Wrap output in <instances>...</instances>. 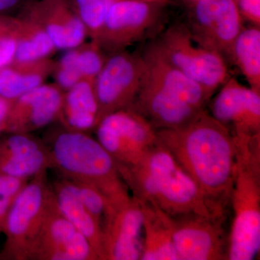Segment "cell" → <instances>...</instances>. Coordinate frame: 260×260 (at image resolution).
Returning <instances> with one entry per match:
<instances>
[{
  "instance_id": "obj_1",
  "label": "cell",
  "mask_w": 260,
  "mask_h": 260,
  "mask_svg": "<svg viewBox=\"0 0 260 260\" xmlns=\"http://www.w3.org/2000/svg\"><path fill=\"white\" fill-rule=\"evenodd\" d=\"M169 150L205 198L225 210L237 169V148L226 126L203 110L177 129H156Z\"/></svg>"
},
{
  "instance_id": "obj_2",
  "label": "cell",
  "mask_w": 260,
  "mask_h": 260,
  "mask_svg": "<svg viewBox=\"0 0 260 260\" xmlns=\"http://www.w3.org/2000/svg\"><path fill=\"white\" fill-rule=\"evenodd\" d=\"M117 167L121 179L134 198L167 215L225 217L226 210L205 198L158 141L138 162L129 166L117 164Z\"/></svg>"
},
{
  "instance_id": "obj_3",
  "label": "cell",
  "mask_w": 260,
  "mask_h": 260,
  "mask_svg": "<svg viewBox=\"0 0 260 260\" xmlns=\"http://www.w3.org/2000/svg\"><path fill=\"white\" fill-rule=\"evenodd\" d=\"M47 145L51 169L62 178L91 184L110 202L129 196L115 160L88 133L63 128L51 135Z\"/></svg>"
},
{
  "instance_id": "obj_4",
  "label": "cell",
  "mask_w": 260,
  "mask_h": 260,
  "mask_svg": "<svg viewBox=\"0 0 260 260\" xmlns=\"http://www.w3.org/2000/svg\"><path fill=\"white\" fill-rule=\"evenodd\" d=\"M227 259L253 260L260 251V143L237 148Z\"/></svg>"
},
{
  "instance_id": "obj_5",
  "label": "cell",
  "mask_w": 260,
  "mask_h": 260,
  "mask_svg": "<svg viewBox=\"0 0 260 260\" xmlns=\"http://www.w3.org/2000/svg\"><path fill=\"white\" fill-rule=\"evenodd\" d=\"M153 47L166 61L211 95L229 78L223 56L198 44L184 25L170 27Z\"/></svg>"
},
{
  "instance_id": "obj_6",
  "label": "cell",
  "mask_w": 260,
  "mask_h": 260,
  "mask_svg": "<svg viewBox=\"0 0 260 260\" xmlns=\"http://www.w3.org/2000/svg\"><path fill=\"white\" fill-rule=\"evenodd\" d=\"M51 186L47 172L32 177L12 205L3 234L5 241L2 260H28V251L45 213Z\"/></svg>"
},
{
  "instance_id": "obj_7",
  "label": "cell",
  "mask_w": 260,
  "mask_h": 260,
  "mask_svg": "<svg viewBox=\"0 0 260 260\" xmlns=\"http://www.w3.org/2000/svg\"><path fill=\"white\" fill-rule=\"evenodd\" d=\"M95 130L98 141L121 165L138 162L158 143L156 129L130 108L104 116Z\"/></svg>"
},
{
  "instance_id": "obj_8",
  "label": "cell",
  "mask_w": 260,
  "mask_h": 260,
  "mask_svg": "<svg viewBox=\"0 0 260 260\" xmlns=\"http://www.w3.org/2000/svg\"><path fill=\"white\" fill-rule=\"evenodd\" d=\"M28 260H100L88 239L61 213L51 188Z\"/></svg>"
},
{
  "instance_id": "obj_9",
  "label": "cell",
  "mask_w": 260,
  "mask_h": 260,
  "mask_svg": "<svg viewBox=\"0 0 260 260\" xmlns=\"http://www.w3.org/2000/svg\"><path fill=\"white\" fill-rule=\"evenodd\" d=\"M145 73L143 56L124 50L107 56L94 82L99 105V122L107 114L133 105Z\"/></svg>"
},
{
  "instance_id": "obj_10",
  "label": "cell",
  "mask_w": 260,
  "mask_h": 260,
  "mask_svg": "<svg viewBox=\"0 0 260 260\" xmlns=\"http://www.w3.org/2000/svg\"><path fill=\"white\" fill-rule=\"evenodd\" d=\"M167 215L179 260L227 259L223 217Z\"/></svg>"
},
{
  "instance_id": "obj_11",
  "label": "cell",
  "mask_w": 260,
  "mask_h": 260,
  "mask_svg": "<svg viewBox=\"0 0 260 260\" xmlns=\"http://www.w3.org/2000/svg\"><path fill=\"white\" fill-rule=\"evenodd\" d=\"M159 3L148 0H114L93 42L113 54L144 37L158 20Z\"/></svg>"
},
{
  "instance_id": "obj_12",
  "label": "cell",
  "mask_w": 260,
  "mask_h": 260,
  "mask_svg": "<svg viewBox=\"0 0 260 260\" xmlns=\"http://www.w3.org/2000/svg\"><path fill=\"white\" fill-rule=\"evenodd\" d=\"M242 17L236 0H197L191 14V37L202 47L231 56L242 31Z\"/></svg>"
},
{
  "instance_id": "obj_13",
  "label": "cell",
  "mask_w": 260,
  "mask_h": 260,
  "mask_svg": "<svg viewBox=\"0 0 260 260\" xmlns=\"http://www.w3.org/2000/svg\"><path fill=\"white\" fill-rule=\"evenodd\" d=\"M104 260H138L143 244V211L133 195L110 202L102 227Z\"/></svg>"
},
{
  "instance_id": "obj_14",
  "label": "cell",
  "mask_w": 260,
  "mask_h": 260,
  "mask_svg": "<svg viewBox=\"0 0 260 260\" xmlns=\"http://www.w3.org/2000/svg\"><path fill=\"white\" fill-rule=\"evenodd\" d=\"M211 114L238 142L260 138V92L228 78L212 102Z\"/></svg>"
},
{
  "instance_id": "obj_15",
  "label": "cell",
  "mask_w": 260,
  "mask_h": 260,
  "mask_svg": "<svg viewBox=\"0 0 260 260\" xmlns=\"http://www.w3.org/2000/svg\"><path fill=\"white\" fill-rule=\"evenodd\" d=\"M64 91L44 83L12 103L3 133H32L58 120Z\"/></svg>"
},
{
  "instance_id": "obj_16",
  "label": "cell",
  "mask_w": 260,
  "mask_h": 260,
  "mask_svg": "<svg viewBox=\"0 0 260 260\" xmlns=\"http://www.w3.org/2000/svg\"><path fill=\"white\" fill-rule=\"evenodd\" d=\"M25 15L46 30L56 50L79 47L88 37L73 0H39L28 7Z\"/></svg>"
},
{
  "instance_id": "obj_17",
  "label": "cell",
  "mask_w": 260,
  "mask_h": 260,
  "mask_svg": "<svg viewBox=\"0 0 260 260\" xmlns=\"http://www.w3.org/2000/svg\"><path fill=\"white\" fill-rule=\"evenodd\" d=\"M0 135V176L30 179L51 169L47 144L31 133Z\"/></svg>"
},
{
  "instance_id": "obj_18",
  "label": "cell",
  "mask_w": 260,
  "mask_h": 260,
  "mask_svg": "<svg viewBox=\"0 0 260 260\" xmlns=\"http://www.w3.org/2000/svg\"><path fill=\"white\" fill-rule=\"evenodd\" d=\"M129 108L144 116L155 129L181 127L203 111L149 81L145 75L139 93Z\"/></svg>"
},
{
  "instance_id": "obj_19",
  "label": "cell",
  "mask_w": 260,
  "mask_h": 260,
  "mask_svg": "<svg viewBox=\"0 0 260 260\" xmlns=\"http://www.w3.org/2000/svg\"><path fill=\"white\" fill-rule=\"evenodd\" d=\"M143 56L147 80L189 105L204 110L212 95L208 90L166 61L153 46Z\"/></svg>"
},
{
  "instance_id": "obj_20",
  "label": "cell",
  "mask_w": 260,
  "mask_h": 260,
  "mask_svg": "<svg viewBox=\"0 0 260 260\" xmlns=\"http://www.w3.org/2000/svg\"><path fill=\"white\" fill-rule=\"evenodd\" d=\"M58 121L70 131L88 133L99 123V105L94 82L81 80L64 92Z\"/></svg>"
},
{
  "instance_id": "obj_21",
  "label": "cell",
  "mask_w": 260,
  "mask_h": 260,
  "mask_svg": "<svg viewBox=\"0 0 260 260\" xmlns=\"http://www.w3.org/2000/svg\"><path fill=\"white\" fill-rule=\"evenodd\" d=\"M51 188L61 213L88 239L99 259L104 260L102 229L82 203L73 184L61 178Z\"/></svg>"
},
{
  "instance_id": "obj_22",
  "label": "cell",
  "mask_w": 260,
  "mask_h": 260,
  "mask_svg": "<svg viewBox=\"0 0 260 260\" xmlns=\"http://www.w3.org/2000/svg\"><path fill=\"white\" fill-rule=\"evenodd\" d=\"M55 61L39 60L13 62L0 69V97L14 101L20 95L45 83L52 74Z\"/></svg>"
},
{
  "instance_id": "obj_23",
  "label": "cell",
  "mask_w": 260,
  "mask_h": 260,
  "mask_svg": "<svg viewBox=\"0 0 260 260\" xmlns=\"http://www.w3.org/2000/svg\"><path fill=\"white\" fill-rule=\"evenodd\" d=\"M140 203L143 211V244L140 259L179 260L166 213L148 203Z\"/></svg>"
},
{
  "instance_id": "obj_24",
  "label": "cell",
  "mask_w": 260,
  "mask_h": 260,
  "mask_svg": "<svg viewBox=\"0 0 260 260\" xmlns=\"http://www.w3.org/2000/svg\"><path fill=\"white\" fill-rule=\"evenodd\" d=\"M56 50L46 30L26 15L18 18V42L13 62L50 58Z\"/></svg>"
},
{
  "instance_id": "obj_25",
  "label": "cell",
  "mask_w": 260,
  "mask_h": 260,
  "mask_svg": "<svg viewBox=\"0 0 260 260\" xmlns=\"http://www.w3.org/2000/svg\"><path fill=\"white\" fill-rule=\"evenodd\" d=\"M230 56L245 77L249 87L260 92L259 26L242 29L233 44Z\"/></svg>"
},
{
  "instance_id": "obj_26",
  "label": "cell",
  "mask_w": 260,
  "mask_h": 260,
  "mask_svg": "<svg viewBox=\"0 0 260 260\" xmlns=\"http://www.w3.org/2000/svg\"><path fill=\"white\" fill-rule=\"evenodd\" d=\"M114 0H73L80 19L91 41L102 28L108 11Z\"/></svg>"
},
{
  "instance_id": "obj_27",
  "label": "cell",
  "mask_w": 260,
  "mask_h": 260,
  "mask_svg": "<svg viewBox=\"0 0 260 260\" xmlns=\"http://www.w3.org/2000/svg\"><path fill=\"white\" fill-rule=\"evenodd\" d=\"M69 180V179H68ZM70 181L85 208L95 219L102 230L110 201L95 186L81 181Z\"/></svg>"
},
{
  "instance_id": "obj_28",
  "label": "cell",
  "mask_w": 260,
  "mask_h": 260,
  "mask_svg": "<svg viewBox=\"0 0 260 260\" xmlns=\"http://www.w3.org/2000/svg\"><path fill=\"white\" fill-rule=\"evenodd\" d=\"M76 50L77 62L82 78L95 82L107 60L105 52L93 41L84 42L76 47Z\"/></svg>"
},
{
  "instance_id": "obj_29",
  "label": "cell",
  "mask_w": 260,
  "mask_h": 260,
  "mask_svg": "<svg viewBox=\"0 0 260 260\" xmlns=\"http://www.w3.org/2000/svg\"><path fill=\"white\" fill-rule=\"evenodd\" d=\"M51 75L54 77V83L64 92L83 80L77 62L76 48L66 50L60 59L55 61Z\"/></svg>"
},
{
  "instance_id": "obj_30",
  "label": "cell",
  "mask_w": 260,
  "mask_h": 260,
  "mask_svg": "<svg viewBox=\"0 0 260 260\" xmlns=\"http://www.w3.org/2000/svg\"><path fill=\"white\" fill-rule=\"evenodd\" d=\"M18 42V18L0 15V69L14 61Z\"/></svg>"
},
{
  "instance_id": "obj_31",
  "label": "cell",
  "mask_w": 260,
  "mask_h": 260,
  "mask_svg": "<svg viewBox=\"0 0 260 260\" xmlns=\"http://www.w3.org/2000/svg\"><path fill=\"white\" fill-rule=\"evenodd\" d=\"M30 179L0 176V234L15 200Z\"/></svg>"
},
{
  "instance_id": "obj_32",
  "label": "cell",
  "mask_w": 260,
  "mask_h": 260,
  "mask_svg": "<svg viewBox=\"0 0 260 260\" xmlns=\"http://www.w3.org/2000/svg\"><path fill=\"white\" fill-rule=\"evenodd\" d=\"M242 17L256 26L260 25V0H236Z\"/></svg>"
},
{
  "instance_id": "obj_33",
  "label": "cell",
  "mask_w": 260,
  "mask_h": 260,
  "mask_svg": "<svg viewBox=\"0 0 260 260\" xmlns=\"http://www.w3.org/2000/svg\"><path fill=\"white\" fill-rule=\"evenodd\" d=\"M13 102L0 97V135L4 133L5 123Z\"/></svg>"
},
{
  "instance_id": "obj_34",
  "label": "cell",
  "mask_w": 260,
  "mask_h": 260,
  "mask_svg": "<svg viewBox=\"0 0 260 260\" xmlns=\"http://www.w3.org/2000/svg\"><path fill=\"white\" fill-rule=\"evenodd\" d=\"M20 1V0H0V13L14 8Z\"/></svg>"
},
{
  "instance_id": "obj_35",
  "label": "cell",
  "mask_w": 260,
  "mask_h": 260,
  "mask_svg": "<svg viewBox=\"0 0 260 260\" xmlns=\"http://www.w3.org/2000/svg\"><path fill=\"white\" fill-rule=\"evenodd\" d=\"M148 1L156 2V3H160L162 0H148Z\"/></svg>"
}]
</instances>
